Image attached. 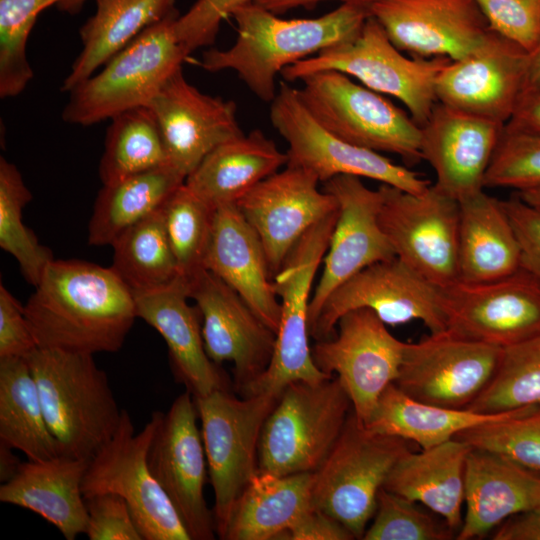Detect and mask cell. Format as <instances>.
<instances>
[{"instance_id":"obj_40","label":"cell","mask_w":540,"mask_h":540,"mask_svg":"<svg viewBox=\"0 0 540 540\" xmlns=\"http://www.w3.org/2000/svg\"><path fill=\"white\" fill-rule=\"evenodd\" d=\"M31 199L17 167L1 157L0 247L16 259L25 280L35 287L54 258L23 223L22 211Z\"/></svg>"},{"instance_id":"obj_44","label":"cell","mask_w":540,"mask_h":540,"mask_svg":"<svg viewBox=\"0 0 540 540\" xmlns=\"http://www.w3.org/2000/svg\"><path fill=\"white\" fill-rule=\"evenodd\" d=\"M455 438L472 448L503 456L528 471L540 472V406L523 408L508 418L465 430Z\"/></svg>"},{"instance_id":"obj_55","label":"cell","mask_w":540,"mask_h":540,"mask_svg":"<svg viewBox=\"0 0 540 540\" xmlns=\"http://www.w3.org/2000/svg\"><path fill=\"white\" fill-rule=\"evenodd\" d=\"M325 0H253V2L275 14H282L297 7H311ZM350 1V0H342ZM373 1V0H364Z\"/></svg>"},{"instance_id":"obj_48","label":"cell","mask_w":540,"mask_h":540,"mask_svg":"<svg viewBox=\"0 0 540 540\" xmlns=\"http://www.w3.org/2000/svg\"><path fill=\"white\" fill-rule=\"evenodd\" d=\"M253 0H197L175 23L178 40L191 53L214 43L221 22Z\"/></svg>"},{"instance_id":"obj_29","label":"cell","mask_w":540,"mask_h":540,"mask_svg":"<svg viewBox=\"0 0 540 540\" xmlns=\"http://www.w3.org/2000/svg\"><path fill=\"white\" fill-rule=\"evenodd\" d=\"M89 460L56 456L20 463L0 486V501L28 509L53 524L67 540L86 532L82 481Z\"/></svg>"},{"instance_id":"obj_52","label":"cell","mask_w":540,"mask_h":540,"mask_svg":"<svg viewBox=\"0 0 540 540\" xmlns=\"http://www.w3.org/2000/svg\"><path fill=\"white\" fill-rule=\"evenodd\" d=\"M286 540H351L353 534L322 510L311 507L283 535Z\"/></svg>"},{"instance_id":"obj_11","label":"cell","mask_w":540,"mask_h":540,"mask_svg":"<svg viewBox=\"0 0 540 540\" xmlns=\"http://www.w3.org/2000/svg\"><path fill=\"white\" fill-rule=\"evenodd\" d=\"M278 398L272 394L237 398L230 390L194 398L214 492L215 529L220 538L237 499L259 470L262 429Z\"/></svg>"},{"instance_id":"obj_26","label":"cell","mask_w":540,"mask_h":540,"mask_svg":"<svg viewBox=\"0 0 540 540\" xmlns=\"http://www.w3.org/2000/svg\"><path fill=\"white\" fill-rule=\"evenodd\" d=\"M138 318L153 327L168 347L174 377L193 398L230 390L229 379L204 346L201 316L188 303L189 284L182 276L148 291L133 293Z\"/></svg>"},{"instance_id":"obj_9","label":"cell","mask_w":540,"mask_h":540,"mask_svg":"<svg viewBox=\"0 0 540 540\" xmlns=\"http://www.w3.org/2000/svg\"><path fill=\"white\" fill-rule=\"evenodd\" d=\"M162 415L153 412L136 433L129 413L122 409L116 431L89 461L82 493L85 499L105 493L122 497L144 540H191L148 465L149 449Z\"/></svg>"},{"instance_id":"obj_35","label":"cell","mask_w":540,"mask_h":540,"mask_svg":"<svg viewBox=\"0 0 540 540\" xmlns=\"http://www.w3.org/2000/svg\"><path fill=\"white\" fill-rule=\"evenodd\" d=\"M522 409L480 413L468 408H446L415 400L392 383L383 391L364 425L373 432L400 437L427 449L470 428L508 418Z\"/></svg>"},{"instance_id":"obj_31","label":"cell","mask_w":540,"mask_h":540,"mask_svg":"<svg viewBox=\"0 0 540 540\" xmlns=\"http://www.w3.org/2000/svg\"><path fill=\"white\" fill-rule=\"evenodd\" d=\"M458 202V282H490L516 272L520 246L503 200L482 190Z\"/></svg>"},{"instance_id":"obj_24","label":"cell","mask_w":540,"mask_h":540,"mask_svg":"<svg viewBox=\"0 0 540 540\" xmlns=\"http://www.w3.org/2000/svg\"><path fill=\"white\" fill-rule=\"evenodd\" d=\"M164 143L167 164L185 178L216 147L243 134L233 101L199 91L178 69L148 105Z\"/></svg>"},{"instance_id":"obj_54","label":"cell","mask_w":540,"mask_h":540,"mask_svg":"<svg viewBox=\"0 0 540 540\" xmlns=\"http://www.w3.org/2000/svg\"><path fill=\"white\" fill-rule=\"evenodd\" d=\"M493 539L540 540V509H532L510 517L501 524Z\"/></svg>"},{"instance_id":"obj_12","label":"cell","mask_w":540,"mask_h":540,"mask_svg":"<svg viewBox=\"0 0 540 540\" xmlns=\"http://www.w3.org/2000/svg\"><path fill=\"white\" fill-rule=\"evenodd\" d=\"M379 188V223L396 257L442 289L457 283L459 202L434 185L420 194Z\"/></svg>"},{"instance_id":"obj_37","label":"cell","mask_w":540,"mask_h":540,"mask_svg":"<svg viewBox=\"0 0 540 540\" xmlns=\"http://www.w3.org/2000/svg\"><path fill=\"white\" fill-rule=\"evenodd\" d=\"M0 442L32 461L60 455L24 357L0 358Z\"/></svg>"},{"instance_id":"obj_20","label":"cell","mask_w":540,"mask_h":540,"mask_svg":"<svg viewBox=\"0 0 540 540\" xmlns=\"http://www.w3.org/2000/svg\"><path fill=\"white\" fill-rule=\"evenodd\" d=\"M529 61L528 51L490 30L472 52L437 75V101L505 125L522 95Z\"/></svg>"},{"instance_id":"obj_33","label":"cell","mask_w":540,"mask_h":540,"mask_svg":"<svg viewBox=\"0 0 540 540\" xmlns=\"http://www.w3.org/2000/svg\"><path fill=\"white\" fill-rule=\"evenodd\" d=\"M314 472L276 475L260 471L237 499L221 539L273 540L311 507Z\"/></svg>"},{"instance_id":"obj_58","label":"cell","mask_w":540,"mask_h":540,"mask_svg":"<svg viewBox=\"0 0 540 540\" xmlns=\"http://www.w3.org/2000/svg\"><path fill=\"white\" fill-rule=\"evenodd\" d=\"M516 195L527 204L540 209V188L519 191Z\"/></svg>"},{"instance_id":"obj_1","label":"cell","mask_w":540,"mask_h":540,"mask_svg":"<svg viewBox=\"0 0 540 540\" xmlns=\"http://www.w3.org/2000/svg\"><path fill=\"white\" fill-rule=\"evenodd\" d=\"M38 348L119 351L138 318L135 298L115 271L82 260H52L24 305Z\"/></svg>"},{"instance_id":"obj_22","label":"cell","mask_w":540,"mask_h":540,"mask_svg":"<svg viewBox=\"0 0 540 540\" xmlns=\"http://www.w3.org/2000/svg\"><path fill=\"white\" fill-rule=\"evenodd\" d=\"M323 190L338 202V218L323 271L311 296L309 328L328 297L362 269L396 257L379 223L382 205L380 188H368L360 177L335 176L323 183Z\"/></svg>"},{"instance_id":"obj_34","label":"cell","mask_w":540,"mask_h":540,"mask_svg":"<svg viewBox=\"0 0 540 540\" xmlns=\"http://www.w3.org/2000/svg\"><path fill=\"white\" fill-rule=\"evenodd\" d=\"M97 10L80 28L82 50L62 83L70 92L147 27L176 11L175 0H96Z\"/></svg>"},{"instance_id":"obj_10","label":"cell","mask_w":540,"mask_h":540,"mask_svg":"<svg viewBox=\"0 0 540 540\" xmlns=\"http://www.w3.org/2000/svg\"><path fill=\"white\" fill-rule=\"evenodd\" d=\"M301 81L300 100L331 134L356 146L396 154L407 164L422 160L421 127L380 93L334 70Z\"/></svg>"},{"instance_id":"obj_57","label":"cell","mask_w":540,"mask_h":540,"mask_svg":"<svg viewBox=\"0 0 540 540\" xmlns=\"http://www.w3.org/2000/svg\"><path fill=\"white\" fill-rule=\"evenodd\" d=\"M12 448L0 442V479L9 480L18 470L20 462L12 454Z\"/></svg>"},{"instance_id":"obj_56","label":"cell","mask_w":540,"mask_h":540,"mask_svg":"<svg viewBox=\"0 0 540 540\" xmlns=\"http://www.w3.org/2000/svg\"><path fill=\"white\" fill-rule=\"evenodd\" d=\"M538 88H540V45L534 52L530 53V61L522 95Z\"/></svg>"},{"instance_id":"obj_42","label":"cell","mask_w":540,"mask_h":540,"mask_svg":"<svg viewBox=\"0 0 540 540\" xmlns=\"http://www.w3.org/2000/svg\"><path fill=\"white\" fill-rule=\"evenodd\" d=\"M178 273L187 281L204 268L215 209L183 183L161 207Z\"/></svg>"},{"instance_id":"obj_8","label":"cell","mask_w":540,"mask_h":540,"mask_svg":"<svg viewBox=\"0 0 540 540\" xmlns=\"http://www.w3.org/2000/svg\"><path fill=\"white\" fill-rule=\"evenodd\" d=\"M400 437L373 432L352 410L332 450L314 472L312 504L362 539L373 518L377 495L410 449Z\"/></svg>"},{"instance_id":"obj_6","label":"cell","mask_w":540,"mask_h":540,"mask_svg":"<svg viewBox=\"0 0 540 540\" xmlns=\"http://www.w3.org/2000/svg\"><path fill=\"white\" fill-rule=\"evenodd\" d=\"M338 210L313 225L295 244L273 277L280 301V319L267 369L238 393L280 396L293 382L318 383L333 376L315 364L309 344V310L315 275L328 250Z\"/></svg>"},{"instance_id":"obj_50","label":"cell","mask_w":540,"mask_h":540,"mask_svg":"<svg viewBox=\"0 0 540 540\" xmlns=\"http://www.w3.org/2000/svg\"><path fill=\"white\" fill-rule=\"evenodd\" d=\"M38 348L22 306L0 285V358L24 357Z\"/></svg>"},{"instance_id":"obj_45","label":"cell","mask_w":540,"mask_h":540,"mask_svg":"<svg viewBox=\"0 0 540 540\" xmlns=\"http://www.w3.org/2000/svg\"><path fill=\"white\" fill-rule=\"evenodd\" d=\"M373 517L364 540H446L454 535L446 523L439 524L416 502L383 487Z\"/></svg>"},{"instance_id":"obj_38","label":"cell","mask_w":540,"mask_h":540,"mask_svg":"<svg viewBox=\"0 0 540 540\" xmlns=\"http://www.w3.org/2000/svg\"><path fill=\"white\" fill-rule=\"evenodd\" d=\"M110 120L99 163L103 185L167 164L161 131L149 106L125 110Z\"/></svg>"},{"instance_id":"obj_28","label":"cell","mask_w":540,"mask_h":540,"mask_svg":"<svg viewBox=\"0 0 540 540\" xmlns=\"http://www.w3.org/2000/svg\"><path fill=\"white\" fill-rule=\"evenodd\" d=\"M539 477L503 456L472 448L464 474L466 512L457 540L486 535L510 517L536 507Z\"/></svg>"},{"instance_id":"obj_36","label":"cell","mask_w":540,"mask_h":540,"mask_svg":"<svg viewBox=\"0 0 540 540\" xmlns=\"http://www.w3.org/2000/svg\"><path fill=\"white\" fill-rule=\"evenodd\" d=\"M169 164L141 172L99 190L88 226V243L110 245L127 228L151 215L185 182Z\"/></svg>"},{"instance_id":"obj_39","label":"cell","mask_w":540,"mask_h":540,"mask_svg":"<svg viewBox=\"0 0 540 540\" xmlns=\"http://www.w3.org/2000/svg\"><path fill=\"white\" fill-rule=\"evenodd\" d=\"M111 246V268L132 293L162 287L179 276L161 208L124 230Z\"/></svg>"},{"instance_id":"obj_15","label":"cell","mask_w":540,"mask_h":540,"mask_svg":"<svg viewBox=\"0 0 540 540\" xmlns=\"http://www.w3.org/2000/svg\"><path fill=\"white\" fill-rule=\"evenodd\" d=\"M405 345L373 311L358 308L342 315L334 336L316 341L311 352L321 371L336 375L365 424L383 391L394 383Z\"/></svg>"},{"instance_id":"obj_47","label":"cell","mask_w":540,"mask_h":540,"mask_svg":"<svg viewBox=\"0 0 540 540\" xmlns=\"http://www.w3.org/2000/svg\"><path fill=\"white\" fill-rule=\"evenodd\" d=\"M489 30L529 53L540 45V0H475Z\"/></svg>"},{"instance_id":"obj_23","label":"cell","mask_w":540,"mask_h":540,"mask_svg":"<svg viewBox=\"0 0 540 540\" xmlns=\"http://www.w3.org/2000/svg\"><path fill=\"white\" fill-rule=\"evenodd\" d=\"M370 14L411 57L459 60L490 31L475 0H373Z\"/></svg>"},{"instance_id":"obj_5","label":"cell","mask_w":540,"mask_h":540,"mask_svg":"<svg viewBox=\"0 0 540 540\" xmlns=\"http://www.w3.org/2000/svg\"><path fill=\"white\" fill-rule=\"evenodd\" d=\"M450 61L447 57H406L370 16L353 39L289 65L280 74L287 81H301L326 70L353 76L365 87L400 100L422 127L438 102L437 75Z\"/></svg>"},{"instance_id":"obj_14","label":"cell","mask_w":540,"mask_h":540,"mask_svg":"<svg viewBox=\"0 0 540 540\" xmlns=\"http://www.w3.org/2000/svg\"><path fill=\"white\" fill-rule=\"evenodd\" d=\"M444 289L431 283L397 257L374 263L339 286L310 326L316 341L329 339L345 313L366 308L386 325L421 321L430 333L446 330Z\"/></svg>"},{"instance_id":"obj_3","label":"cell","mask_w":540,"mask_h":540,"mask_svg":"<svg viewBox=\"0 0 540 540\" xmlns=\"http://www.w3.org/2000/svg\"><path fill=\"white\" fill-rule=\"evenodd\" d=\"M26 360L59 454L90 461L121 418L108 376L87 353L37 348Z\"/></svg>"},{"instance_id":"obj_7","label":"cell","mask_w":540,"mask_h":540,"mask_svg":"<svg viewBox=\"0 0 540 540\" xmlns=\"http://www.w3.org/2000/svg\"><path fill=\"white\" fill-rule=\"evenodd\" d=\"M353 410L337 377L293 382L267 417L259 442V470L276 475L315 472Z\"/></svg>"},{"instance_id":"obj_2","label":"cell","mask_w":540,"mask_h":540,"mask_svg":"<svg viewBox=\"0 0 540 540\" xmlns=\"http://www.w3.org/2000/svg\"><path fill=\"white\" fill-rule=\"evenodd\" d=\"M370 2L345 1L317 18L282 19L251 2L233 14L237 38L226 49L203 53L200 66L209 72L232 70L262 101L276 96L275 77L311 54L353 39L371 16Z\"/></svg>"},{"instance_id":"obj_41","label":"cell","mask_w":540,"mask_h":540,"mask_svg":"<svg viewBox=\"0 0 540 540\" xmlns=\"http://www.w3.org/2000/svg\"><path fill=\"white\" fill-rule=\"evenodd\" d=\"M531 406H540V335L502 349L493 379L468 409L501 413Z\"/></svg>"},{"instance_id":"obj_4","label":"cell","mask_w":540,"mask_h":540,"mask_svg":"<svg viewBox=\"0 0 540 540\" xmlns=\"http://www.w3.org/2000/svg\"><path fill=\"white\" fill-rule=\"evenodd\" d=\"M174 11L147 27L108 60L101 71L69 92L62 118L88 126L116 114L148 106L190 54L175 33Z\"/></svg>"},{"instance_id":"obj_43","label":"cell","mask_w":540,"mask_h":540,"mask_svg":"<svg viewBox=\"0 0 540 540\" xmlns=\"http://www.w3.org/2000/svg\"><path fill=\"white\" fill-rule=\"evenodd\" d=\"M60 0H0V97L19 95L33 78L26 45L41 11Z\"/></svg>"},{"instance_id":"obj_49","label":"cell","mask_w":540,"mask_h":540,"mask_svg":"<svg viewBox=\"0 0 540 540\" xmlns=\"http://www.w3.org/2000/svg\"><path fill=\"white\" fill-rule=\"evenodd\" d=\"M90 540H144L126 501L112 493L85 499Z\"/></svg>"},{"instance_id":"obj_13","label":"cell","mask_w":540,"mask_h":540,"mask_svg":"<svg viewBox=\"0 0 540 540\" xmlns=\"http://www.w3.org/2000/svg\"><path fill=\"white\" fill-rule=\"evenodd\" d=\"M273 127L288 143V163L322 183L339 175L364 177L420 194L430 182L379 152L356 146L331 134L305 108L297 89L282 84L270 106Z\"/></svg>"},{"instance_id":"obj_21","label":"cell","mask_w":540,"mask_h":540,"mask_svg":"<svg viewBox=\"0 0 540 540\" xmlns=\"http://www.w3.org/2000/svg\"><path fill=\"white\" fill-rule=\"evenodd\" d=\"M319 182L311 172L287 164L235 204L258 235L273 277L299 239L338 210L336 198L319 189Z\"/></svg>"},{"instance_id":"obj_59","label":"cell","mask_w":540,"mask_h":540,"mask_svg":"<svg viewBox=\"0 0 540 540\" xmlns=\"http://www.w3.org/2000/svg\"><path fill=\"white\" fill-rule=\"evenodd\" d=\"M87 0H60L56 4L57 8L62 11L69 14H76L79 13L80 10L83 7V4Z\"/></svg>"},{"instance_id":"obj_53","label":"cell","mask_w":540,"mask_h":540,"mask_svg":"<svg viewBox=\"0 0 540 540\" xmlns=\"http://www.w3.org/2000/svg\"><path fill=\"white\" fill-rule=\"evenodd\" d=\"M511 133L540 136V88L526 93L504 126Z\"/></svg>"},{"instance_id":"obj_18","label":"cell","mask_w":540,"mask_h":540,"mask_svg":"<svg viewBox=\"0 0 540 540\" xmlns=\"http://www.w3.org/2000/svg\"><path fill=\"white\" fill-rule=\"evenodd\" d=\"M198 418L194 398L186 390L163 413L149 449L148 465L191 540H212L216 529L204 496L208 465Z\"/></svg>"},{"instance_id":"obj_27","label":"cell","mask_w":540,"mask_h":540,"mask_svg":"<svg viewBox=\"0 0 540 540\" xmlns=\"http://www.w3.org/2000/svg\"><path fill=\"white\" fill-rule=\"evenodd\" d=\"M204 268L238 293L275 333L280 301L263 245L235 204L215 210Z\"/></svg>"},{"instance_id":"obj_30","label":"cell","mask_w":540,"mask_h":540,"mask_svg":"<svg viewBox=\"0 0 540 540\" xmlns=\"http://www.w3.org/2000/svg\"><path fill=\"white\" fill-rule=\"evenodd\" d=\"M472 447L453 438L420 452L409 450L389 472L383 488L440 515L455 533L463 522L464 474Z\"/></svg>"},{"instance_id":"obj_51","label":"cell","mask_w":540,"mask_h":540,"mask_svg":"<svg viewBox=\"0 0 540 540\" xmlns=\"http://www.w3.org/2000/svg\"><path fill=\"white\" fill-rule=\"evenodd\" d=\"M520 246V268L528 271L540 282V209L516 194L503 200Z\"/></svg>"},{"instance_id":"obj_32","label":"cell","mask_w":540,"mask_h":540,"mask_svg":"<svg viewBox=\"0 0 540 540\" xmlns=\"http://www.w3.org/2000/svg\"><path fill=\"white\" fill-rule=\"evenodd\" d=\"M288 155L260 130L216 147L187 176L185 185L215 210L236 204L253 187L287 165Z\"/></svg>"},{"instance_id":"obj_16","label":"cell","mask_w":540,"mask_h":540,"mask_svg":"<svg viewBox=\"0 0 540 540\" xmlns=\"http://www.w3.org/2000/svg\"><path fill=\"white\" fill-rule=\"evenodd\" d=\"M502 348L448 331L406 342L394 384L411 398L441 407L468 408L497 370Z\"/></svg>"},{"instance_id":"obj_19","label":"cell","mask_w":540,"mask_h":540,"mask_svg":"<svg viewBox=\"0 0 540 540\" xmlns=\"http://www.w3.org/2000/svg\"><path fill=\"white\" fill-rule=\"evenodd\" d=\"M188 284L189 297L201 316L205 350L216 364H233L239 392L269 366L276 333L238 293L207 269L195 274Z\"/></svg>"},{"instance_id":"obj_25","label":"cell","mask_w":540,"mask_h":540,"mask_svg":"<svg viewBox=\"0 0 540 540\" xmlns=\"http://www.w3.org/2000/svg\"><path fill=\"white\" fill-rule=\"evenodd\" d=\"M503 124L437 102L421 127V154L433 168V184L460 201L482 191Z\"/></svg>"},{"instance_id":"obj_60","label":"cell","mask_w":540,"mask_h":540,"mask_svg":"<svg viewBox=\"0 0 540 540\" xmlns=\"http://www.w3.org/2000/svg\"><path fill=\"white\" fill-rule=\"evenodd\" d=\"M534 509H540V477H539V482H538L537 502H536V507Z\"/></svg>"},{"instance_id":"obj_46","label":"cell","mask_w":540,"mask_h":540,"mask_svg":"<svg viewBox=\"0 0 540 540\" xmlns=\"http://www.w3.org/2000/svg\"><path fill=\"white\" fill-rule=\"evenodd\" d=\"M485 187L540 188V136L503 131L485 175Z\"/></svg>"},{"instance_id":"obj_17","label":"cell","mask_w":540,"mask_h":540,"mask_svg":"<svg viewBox=\"0 0 540 540\" xmlns=\"http://www.w3.org/2000/svg\"><path fill=\"white\" fill-rule=\"evenodd\" d=\"M446 331L506 348L540 335V282L519 268L484 283L457 282L444 289Z\"/></svg>"}]
</instances>
